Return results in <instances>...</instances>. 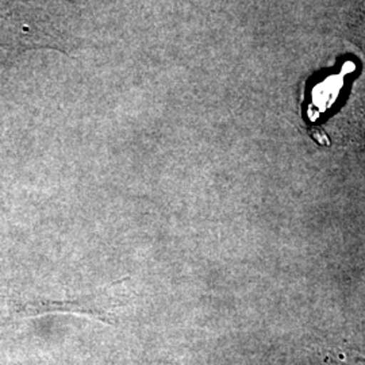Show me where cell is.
<instances>
[{
    "instance_id": "1",
    "label": "cell",
    "mask_w": 365,
    "mask_h": 365,
    "mask_svg": "<svg viewBox=\"0 0 365 365\" xmlns=\"http://www.w3.org/2000/svg\"><path fill=\"white\" fill-rule=\"evenodd\" d=\"M73 14L69 0H0V71L29 51L72 52Z\"/></svg>"
},
{
    "instance_id": "2",
    "label": "cell",
    "mask_w": 365,
    "mask_h": 365,
    "mask_svg": "<svg viewBox=\"0 0 365 365\" xmlns=\"http://www.w3.org/2000/svg\"><path fill=\"white\" fill-rule=\"evenodd\" d=\"M115 286H111L102 292L90 294L73 299L54 300L46 298L37 299H13L6 298L0 300V322L11 319L31 318L49 313H72L88 315L101 322L115 325V309L123 306L125 298L118 295Z\"/></svg>"
}]
</instances>
